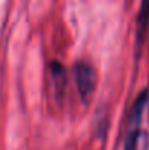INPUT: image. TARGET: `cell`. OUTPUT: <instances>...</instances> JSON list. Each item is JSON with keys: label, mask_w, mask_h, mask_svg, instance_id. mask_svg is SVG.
<instances>
[{"label": "cell", "mask_w": 149, "mask_h": 150, "mask_svg": "<svg viewBox=\"0 0 149 150\" xmlns=\"http://www.w3.org/2000/svg\"><path fill=\"white\" fill-rule=\"evenodd\" d=\"M149 92L143 91L139 93L136 98L130 117H129V127H127V134L124 140V150H146V136L142 131V118L145 108L148 105Z\"/></svg>", "instance_id": "obj_1"}, {"label": "cell", "mask_w": 149, "mask_h": 150, "mask_svg": "<svg viewBox=\"0 0 149 150\" xmlns=\"http://www.w3.org/2000/svg\"><path fill=\"white\" fill-rule=\"evenodd\" d=\"M73 77L81 98L86 102L95 88V71L92 66H89L88 63H76V66L73 67Z\"/></svg>", "instance_id": "obj_2"}, {"label": "cell", "mask_w": 149, "mask_h": 150, "mask_svg": "<svg viewBox=\"0 0 149 150\" xmlns=\"http://www.w3.org/2000/svg\"><path fill=\"white\" fill-rule=\"evenodd\" d=\"M51 80H53V85H54V92H56V98L57 99H61L63 98V93L66 91V83H67V79H66V70L64 67L54 61L51 63Z\"/></svg>", "instance_id": "obj_4"}, {"label": "cell", "mask_w": 149, "mask_h": 150, "mask_svg": "<svg viewBox=\"0 0 149 150\" xmlns=\"http://www.w3.org/2000/svg\"><path fill=\"white\" fill-rule=\"evenodd\" d=\"M149 28V0H140V9L136 23V47H142Z\"/></svg>", "instance_id": "obj_3"}]
</instances>
